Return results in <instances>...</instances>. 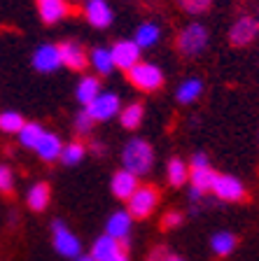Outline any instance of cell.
<instances>
[{
	"label": "cell",
	"instance_id": "2e32d148",
	"mask_svg": "<svg viewBox=\"0 0 259 261\" xmlns=\"http://www.w3.org/2000/svg\"><path fill=\"white\" fill-rule=\"evenodd\" d=\"M61 149H63V140H61L56 133H52V130H44L42 138L38 140V145H35V149H33V152L38 154L42 161L52 163V161H56V159H59Z\"/></svg>",
	"mask_w": 259,
	"mask_h": 261
},
{
	"label": "cell",
	"instance_id": "d6a6232c",
	"mask_svg": "<svg viewBox=\"0 0 259 261\" xmlns=\"http://www.w3.org/2000/svg\"><path fill=\"white\" fill-rule=\"evenodd\" d=\"M182 222H184V215H182V212H180V210H171V212H166V215H163L161 226L163 228H178Z\"/></svg>",
	"mask_w": 259,
	"mask_h": 261
},
{
	"label": "cell",
	"instance_id": "7c38bea8",
	"mask_svg": "<svg viewBox=\"0 0 259 261\" xmlns=\"http://www.w3.org/2000/svg\"><path fill=\"white\" fill-rule=\"evenodd\" d=\"M35 10L44 26H56L70 16V3L68 0H35Z\"/></svg>",
	"mask_w": 259,
	"mask_h": 261
},
{
	"label": "cell",
	"instance_id": "30bf717a",
	"mask_svg": "<svg viewBox=\"0 0 259 261\" xmlns=\"http://www.w3.org/2000/svg\"><path fill=\"white\" fill-rule=\"evenodd\" d=\"M210 194H215L224 203H238L245 198V185L236 175H217Z\"/></svg>",
	"mask_w": 259,
	"mask_h": 261
},
{
	"label": "cell",
	"instance_id": "484cf974",
	"mask_svg": "<svg viewBox=\"0 0 259 261\" xmlns=\"http://www.w3.org/2000/svg\"><path fill=\"white\" fill-rule=\"evenodd\" d=\"M217 173L208 166V168H192L189 170V185L199 189L201 194H208L213 189V182H215Z\"/></svg>",
	"mask_w": 259,
	"mask_h": 261
},
{
	"label": "cell",
	"instance_id": "d6986e66",
	"mask_svg": "<svg viewBox=\"0 0 259 261\" xmlns=\"http://www.w3.org/2000/svg\"><path fill=\"white\" fill-rule=\"evenodd\" d=\"M101 80L93 75H84L80 77V82L75 84V98H77V103L82 105V108H86V105L91 103L93 98L101 93Z\"/></svg>",
	"mask_w": 259,
	"mask_h": 261
},
{
	"label": "cell",
	"instance_id": "e0dca14e",
	"mask_svg": "<svg viewBox=\"0 0 259 261\" xmlns=\"http://www.w3.org/2000/svg\"><path fill=\"white\" fill-rule=\"evenodd\" d=\"M159 40H161V26L157 21H143L133 33V42L140 49L157 47Z\"/></svg>",
	"mask_w": 259,
	"mask_h": 261
},
{
	"label": "cell",
	"instance_id": "1f68e13d",
	"mask_svg": "<svg viewBox=\"0 0 259 261\" xmlns=\"http://www.w3.org/2000/svg\"><path fill=\"white\" fill-rule=\"evenodd\" d=\"M0 191L3 194H12L14 191V173L5 163H0Z\"/></svg>",
	"mask_w": 259,
	"mask_h": 261
},
{
	"label": "cell",
	"instance_id": "4dcf8cb0",
	"mask_svg": "<svg viewBox=\"0 0 259 261\" xmlns=\"http://www.w3.org/2000/svg\"><path fill=\"white\" fill-rule=\"evenodd\" d=\"M93 126H96V121L86 114V110H80V112L73 117V128H75L80 136H89L93 130Z\"/></svg>",
	"mask_w": 259,
	"mask_h": 261
},
{
	"label": "cell",
	"instance_id": "e575fe53",
	"mask_svg": "<svg viewBox=\"0 0 259 261\" xmlns=\"http://www.w3.org/2000/svg\"><path fill=\"white\" fill-rule=\"evenodd\" d=\"M166 256H168V252L163 250V247H157V250L150 254V261H166Z\"/></svg>",
	"mask_w": 259,
	"mask_h": 261
},
{
	"label": "cell",
	"instance_id": "9c48e42d",
	"mask_svg": "<svg viewBox=\"0 0 259 261\" xmlns=\"http://www.w3.org/2000/svg\"><path fill=\"white\" fill-rule=\"evenodd\" d=\"M82 12H84L86 23L91 28H96V31H105L114 21V12L108 0H84Z\"/></svg>",
	"mask_w": 259,
	"mask_h": 261
},
{
	"label": "cell",
	"instance_id": "7402d4cb",
	"mask_svg": "<svg viewBox=\"0 0 259 261\" xmlns=\"http://www.w3.org/2000/svg\"><path fill=\"white\" fill-rule=\"evenodd\" d=\"M122 250H124L122 243H117L114 238H110V236L103 233L101 238H96L93 240V245H91V259L93 261H108Z\"/></svg>",
	"mask_w": 259,
	"mask_h": 261
},
{
	"label": "cell",
	"instance_id": "4fadbf2b",
	"mask_svg": "<svg viewBox=\"0 0 259 261\" xmlns=\"http://www.w3.org/2000/svg\"><path fill=\"white\" fill-rule=\"evenodd\" d=\"M31 63L33 68L42 75H49V72H56L61 68V54H59V44H52V42H44L40 47H35L31 56Z\"/></svg>",
	"mask_w": 259,
	"mask_h": 261
},
{
	"label": "cell",
	"instance_id": "8d00e7d4",
	"mask_svg": "<svg viewBox=\"0 0 259 261\" xmlns=\"http://www.w3.org/2000/svg\"><path fill=\"white\" fill-rule=\"evenodd\" d=\"M91 152L98 154V156H103V154H105V147H103V142H96V140H93V142H91Z\"/></svg>",
	"mask_w": 259,
	"mask_h": 261
},
{
	"label": "cell",
	"instance_id": "6da1fadb",
	"mask_svg": "<svg viewBox=\"0 0 259 261\" xmlns=\"http://www.w3.org/2000/svg\"><path fill=\"white\" fill-rule=\"evenodd\" d=\"M210 44V31L201 21H189L175 35V49L184 59H196L208 49Z\"/></svg>",
	"mask_w": 259,
	"mask_h": 261
},
{
	"label": "cell",
	"instance_id": "277c9868",
	"mask_svg": "<svg viewBox=\"0 0 259 261\" xmlns=\"http://www.w3.org/2000/svg\"><path fill=\"white\" fill-rule=\"evenodd\" d=\"M157 205H159V191L150 185H140L129 198V210L126 212L133 219H145L157 210Z\"/></svg>",
	"mask_w": 259,
	"mask_h": 261
},
{
	"label": "cell",
	"instance_id": "52a82bcc",
	"mask_svg": "<svg viewBox=\"0 0 259 261\" xmlns=\"http://www.w3.org/2000/svg\"><path fill=\"white\" fill-rule=\"evenodd\" d=\"M59 54H61V68H68L73 72H84L89 68V51L77 40H63L59 44Z\"/></svg>",
	"mask_w": 259,
	"mask_h": 261
},
{
	"label": "cell",
	"instance_id": "44dd1931",
	"mask_svg": "<svg viewBox=\"0 0 259 261\" xmlns=\"http://www.w3.org/2000/svg\"><path fill=\"white\" fill-rule=\"evenodd\" d=\"M119 124L124 126L126 130H135L140 128L143 119H145V105L143 103H129V105H122L119 110Z\"/></svg>",
	"mask_w": 259,
	"mask_h": 261
},
{
	"label": "cell",
	"instance_id": "ab89813d",
	"mask_svg": "<svg viewBox=\"0 0 259 261\" xmlns=\"http://www.w3.org/2000/svg\"><path fill=\"white\" fill-rule=\"evenodd\" d=\"M77 261H93V259H91V254H80Z\"/></svg>",
	"mask_w": 259,
	"mask_h": 261
},
{
	"label": "cell",
	"instance_id": "d4e9b609",
	"mask_svg": "<svg viewBox=\"0 0 259 261\" xmlns=\"http://www.w3.org/2000/svg\"><path fill=\"white\" fill-rule=\"evenodd\" d=\"M44 130L47 128L42 124H38V121H26L21 126V130L16 133V140H19L21 147H26V149H35V145H38V140L42 138Z\"/></svg>",
	"mask_w": 259,
	"mask_h": 261
},
{
	"label": "cell",
	"instance_id": "3957f363",
	"mask_svg": "<svg viewBox=\"0 0 259 261\" xmlns=\"http://www.w3.org/2000/svg\"><path fill=\"white\" fill-rule=\"evenodd\" d=\"M126 80H129V84L133 89H138V91L154 93L163 87L166 75H163V70L157 63H152V61H138L131 70H126Z\"/></svg>",
	"mask_w": 259,
	"mask_h": 261
},
{
	"label": "cell",
	"instance_id": "cb8c5ba5",
	"mask_svg": "<svg viewBox=\"0 0 259 261\" xmlns=\"http://www.w3.org/2000/svg\"><path fill=\"white\" fill-rule=\"evenodd\" d=\"M166 179L171 187H184L189 182V166L180 156H173L166 163Z\"/></svg>",
	"mask_w": 259,
	"mask_h": 261
},
{
	"label": "cell",
	"instance_id": "f1b7e54d",
	"mask_svg": "<svg viewBox=\"0 0 259 261\" xmlns=\"http://www.w3.org/2000/svg\"><path fill=\"white\" fill-rule=\"evenodd\" d=\"M23 124H26V119H23L21 112H16V110H5V112H0V130H3V133L16 136Z\"/></svg>",
	"mask_w": 259,
	"mask_h": 261
},
{
	"label": "cell",
	"instance_id": "8992f818",
	"mask_svg": "<svg viewBox=\"0 0 259 261\" xmlns=\"http://www.w3.org/2000/svg\"><path fill=\"white\" fill-rule=\"evenodd\" d=\"M84 110L93 121H110L119 114V110H122V100H119V96L114 91H101Z\"/></svg>",
	"mask_w": 259,
	"mask_h": 261
},
{
	"label": "cell",
	"instance_id": "5b68a950",
	"mask_svg": "<svg viewBox=\"0 0 259 261\" xmlns=\"http://www.w3.org/2000/svg\"><path fill=\"white\" fill-rule=\"evenodd\" d=\"M52 238H54V250L65 259H77L82 254V243L70 228L65 226V222L54 219L52 222Z\"/></svg>",
	"mask_w": 259,
	"mask_h": 261
},
{
	"label": "cell",
	"instance_id": "836d02e7",
	"mask_svg": "<svg viewBox=\"0 0 259 261\" xmlns=\"http://www.w3.org/2000/svg\"><path fill=\"white\" fill-rule=\"evenodd\" d=\"M189 170L192 168H208L210 166V159H208V154H203V152H196V154H192V159H189Z\"/></svg>",
	"mask_w": 259,
	"mask_h": 261
},
{
	"label": "cell",
	"instance_id": "d590c367",
	"mask_svg": "<svg viewBox=\"0 0 259 261\" xmlns=\"http://www.w3.org/2000/svg\"><path fill=\"white\" fill-rule=\"evenodd\" d=\"M203 196H205V194H201L199 189H194V187H189V201H192V203H199L201 198H203Z\"/></svg>",
	"mask_w": 259,
	"mask_h": 261
},
{
	"label": "cell",
	"instance_id": "ffe728a7",
	"mask_svg": "<svg viewBox=\"0 0 259 261\" xmlns=\"http://www.w3.org/2000/svg\"><path fill=\"white\" fill-rule=\"evenodd\" d=\"M49 201H52V189H49L47 182H35V185L28 189L26 194V203L33 212H42L47 210Z\"/></svg>",
	"mask_w": 259,
	"mask_h": 261
},
{
	"label": "cell",
	"instance_id": "8fae6325",
	"mask_svg": "<svg viewBox=\"0 0 259 261\" xmlns=\"http://www.w3.org/2000/svg\"><path fill=\"white\" fill-rule=\"evenodd\" d=\"M110 56H112L114 68L119 70H131L143 56V49L133 42V40H117V42L110 47Z\"/></svg>",
	"mask_w": 259,
	"mask_h": 261
},
{
	"label": "cell",
	"instance_id": "83f0119b",
	"mask_svg": "<svg viewBox=\"0 0 259 261\" xmlns=\"http://www.w3.org/2000/svg\"><path fill=\"white\" fill-rule=\"evenodd\" d=\"M84 156H86V145L80 140H73V142H68V145H63V149H61V154H59V161L63 163V166H77Z\"/></svg>",
	"mask_w": 259,
	"mask_h": 261
},
{
	"label": "cell",
	"instance_id": "f546056e",
	"mask_svg": "<svg viewBox=\"0 0 259 261\" xmlns=\"http://www.w3.org/2000/svg\"><path fill=\"white\" fill-rule=\"evenodd\" d=\"M175 3L189 16H201L213 7V0H175Z\"/></svg>",
	"mask_w": 259,
	"mask_h": 261
},
{
	"label": "cell",
	"instance_id": "ac0fdd59",
	"mask_svg": "<svg viewBox=\"0 0 259 261\" xmlns=\"http://www.w3.org/2000/svg\"><path fill=\"white\" fill-rule=\"evenodd\" d=\"M201 93H203V82H201L199 77H187V80H182L178 84V89H175V100H178L180 105H192L201 98Z\"/></svg>",
	"mask_w": 259,
	"mask_h": 261
},
{
	"label": "cell",
	"instance_id": "5bb4252c",
	"mask_svg": "<svg viewBox=\"0 0 259 261\" xmlns=\"http://www.w3.org/2000/svg\"><path fill=\"white\" fill-rule=\"evenodd\" d=\"M131 226H133V217H131L126 210H114L108 217V224H105V236L114 238L117 243L124 245L131 236Z\"/></svg>",
	"mask_w": 259,
	"mask_h": 261
},
{
	"label": "cell",
	"instance_id": "7a4b0ae2",
	"mask_svg": "<svg viewBox=\"0 0 259 261\" xmlns=\"http://www.w3.org/2000/svg\"><path fill=\"white\" fill-rule=\"evenodd\" d=\"M122 166L133 175H147L154 166V149L145 138H131L122 149Z\"/></svg>",
	"mask_w": 259,
	"mask_h": 261
},
{
	"label": "cell",
	"instance_id": "4316f807",
	"mask_svg": "<svg viewBox=\"0 0 259 261\" xmlns=\"http://www.w3.org/2000/svg\"><path fill=\"white\" fill-rule=\"evenodd\" d=\"M236 236L231 231H217L210 238V250L215 252L217 256H229L233 250H236Z\"/></svg>",
	"mask_w": 259,
	"mask_h": 261
},
{
	"label": "cell",
	"instance_id": "f35d334b",
	"mask_svg": "<svg viewBox=\"0 0 259 261\" xmlns=\"http://www.w3.org/2000/svg\"><path fill=\"white\" fill-rule=\"evenodd\" d=\"M166 261H184V259H182V256H178V254H168Z\"/></svg>",
	"mask_w": 259,
	"mask_h": 261
},
{
	"label": "cell",
	"instance_id": "60d3db41",
	"mask_svg": "<svg viewBox=\"0 0 259 261\" xmlns=\"http://www.w3.org/2000/svg\"><path fill=\"white\" fill-rule=\"evenodd\" d=\"M254 19H257V23H259V7H257V12H254Z\"/></svg>",
	"mask_w": 259,
	"mask_h": 261
},
{
	"label": "cell",
	"instance_id": "603a6c76",
	"mask_svg": "<svg viewBox=\"0 0 259 261\" xmlns=\"http://www.w3.org/2000/svg\"><path fill=\"white\" fill-rule=\"evenodd\" d=\"M89 65L93 68L96 75H112L114 72V63L110 56V47H93L89 51Z\"/></svg>",
	"mask_w": 259,
	"mask_h": 261
},
{
	"label": "cell",
	"instance_id": "b9f144b4",
	"mask_svg": "<svg viewBox=\"0 0 259 261\" xmlns=\"http://www.w3.org/2000/svg\"><path fill=\"white\" fill-rule=\"evenodd\" d=\"M68 3H70V5H73V3H84V0H68Z\"/></svg>",
	"mask_w": 259,
	"mask_h": 261
},
{
	"label": "cell",
	"instance_id": "9a60e30c",
	"mask_svg": "<svg viewBox=\"0 0 259 261\" xmlns=\"http://www.w3.org/2000/svg\"><path fill=\"white\" fill-rule=\"evenodd\" d=\"M138 187H140L138 175L129 173V170H124V168L117 170V173L112 175V179H110V191H112L114 198H119V201H129Z\"/></svg>",
	"mask_w": 259,
	"mask_h": 261
},
{
	"label": "cell",
	"instance_id": "74e56055",
	"mask_svg": "<svg viewBox=\"0 0 259 261\" xmlns=\"http://www.w3.org/2000/svg\"><path fill=\"white\" fill-rule=\"evenodd\" d=\"M108 261H129V254H126V250H122V252H117L112 259H108Z\"/></svg>",
	"mask_w": 259,
	"mask_h": 261
},
{
	"label": "cell",
	"instance_id": "ba28073f",
	"mask_svg": "<svg viewBox=\"0 0 259 261\" xmlns=\"http://www.w3.org/2000/svg\"><path fill=\"white\" fill-rule=\"evenodd\" d=\"M259 38V23L252 14H241L229 28V40L233 47H248Z\"/></svg>",
	"mask_w": 259,
	"mask_h": 261
}]
</instances>
